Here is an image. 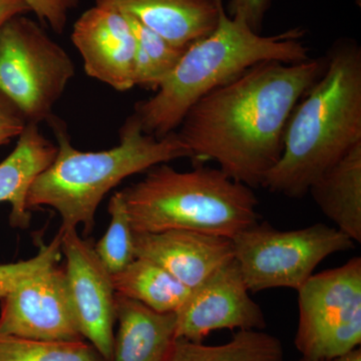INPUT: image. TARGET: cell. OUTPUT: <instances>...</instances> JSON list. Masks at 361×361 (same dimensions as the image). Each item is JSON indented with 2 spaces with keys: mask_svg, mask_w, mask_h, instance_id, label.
<instances>
[{
  "mask_svg": "<svg viewBox=\"0 0 361 361\" xmlns=\"http://www.w3.org/2000/svg\"><path fill=\"white\" fill-rule=\"evenodd\" d=\"M304 35L303 28L296 27L270 37L262 35L254 32L242 16H228L224 0H221L215 30L188 47L156 94L135 104L133 115L146 134L161 139L176 132L202 97L256 63H300L310 59Z\"/></svg>",
  "mask_w": 361,
  "mask_h": 361,
  "instance_id": "obj_4",
  "label": "cell"
},
{
  "mask_svg": "<svg viewBox=\"0 0 361 361\" xmlns=\"http://www.w3.org/2000/svg\"><path fill=\"white\" fill-rule=\"evenodd\" d=\"M221 0H94L130 16L171 44L187 47L215 30Z\"/></svg>",
  "mask_w": 361,
  "mask_h": 361,
  "instance_id": "obj_14",
  "label": "cell"
},
{
  "mask_svg": "<svg viewBox=\"0 0 361 361\" xmlns=\"http://www.w3.org/2000/svg\"><path fill=\"white\" fill-rule=\"evenodd\" d=\"M58 147L42 134L39 125L27 123L18 137L11 155L0 163V203H9V223L25 229L30 224L32 211L27 196L35 180L51 165Z\"/></svg>",
  "mask_w": 361,
  "mask_h": 361,
  "instance_id": "obj_16",
  "label": "cell"
},
{
  "mask_svg": "<svg viewBox=\"0 0 361 361\" xmlns=\"http://www.w3.org/2000/svg\"><path fill=\"white\" fill-rule=\"evenodd\" d=\"M111 278L116 294L160 313L177 312L191 292L168 271L147 259L135 258Z\"/></svg>",
  "mask_w": 361,
  "mask_h": 361,
  "instance_id": "obj_18",
  "label": "cell"
},
{
  "mask_svg": "<svg viewBox=\"0 0 361 361\" xmlns=\"http://www.w3.org/2000/svg\"><path fill=\"white\" fill-rule=\"evenodd\" d=\"M0 334L51 341H85L71 304L65 269L47 266L0 298Z\"/></svg>",
  "mask_w": 361,
  "mask_h": 361,
  "instance_id": "obj_9",
  "label": "cell"
},
{
  "mask_svg": "<svg viewBox=\"0 0 361 361\" xmlns=\"http://www.w3.org/2000/svg\"><path fill=\"white\" fill-rule=\"evenodd\" d=\"M294 361H361V348H358L355 349V350L350 351V353H345V355L327 358V360H314V358H307L301 356L300 358Z\"/></svg>",
  "mask_w": 361,
  "mask_h": 361,
  "instance_id": "obj_28",
  "label": "cell"
},
{
  "mask_svg": "<svg viewBox=\"0 0 361 361\" xmlns=\"http://www.w3.org/2000/svg\"><path fill=\"white\" fill-rule=\"evenodd\" d=\"M276 0H230L226 13L240 16L254 32L261 33L266 14Z\"/></svg>",
  "mask_w": 361,
  "mask_h": 361,
  "instance_id": "obj_25",
  "label": "cell"
},
{
  "mask_svg": "<svg viewBox=\"0 0 361 361\" xmlns=\"http://www.w3.org/2000/svg\"><path fill=\"white\" fill-rule=\"evenodd\" d=\"M281 341L262 330H239L231 341L206 345L178 338L170 361H283Z\"/></svg>",
  "mask_w": 361,
  "mask_h": 361,
  "instance_id": "obj_19",
  "label": "cell"
},
{
  "mask_svg": "<svg viewBox=\"0 0 361 361\" xmlns=\"http://www.w3.org/2000/svg\"><path fill=\"white\" fill-rule=\"evenodd\" d=\"M110 226L94 245V251L111 275L125 269L135 259L134 230L122 192H116L109 203Z\"/></svg>",
  "mask_w": 361,
  "mask_h": 361,
  "instance_id": "obj_22",
  "label": "cell"
},
{
  "mask_svg": "<svg viewBox=\"0 0 361 361\" xmlns=\"http://www.w3.org/2000/svg\"><path fill=\"white\" fill-rule=\"evenodd\" d=\"M75 66L42 25L25 16L0 30V92L25 116L26 123H47L63 97Z\"/></svg>",
  "mask_w": 361,
  "mask_h": 361,
  "instance_id": "obj_6",
  "label": "cell"
},
{
  "mask_svg": "<svg viewBox=\"0 0 361 361\" xmlns=\"http://www.w3.org/2000/svg\"><path fill=\"white\" fill-rule=\"evenodd\" d=\"M116 316L111 361H170L178 339L175 312H157L116 293Z\"/></svg>",
  "mask_w": 361,
  "mask_h": 361,
  "instance_id": "obj_15",
  "label": "cell"
},
{
  "mask_svg": "<svg viewBox=\"0 0 361 361\" xmlns=\"http://www.w3.org/2000/svg\"><path fill=\"white\" fill-rule=\"evenodd\" d=\"M294 344L301 356L327 360L361 344V258L313 274L298 291Z\"/></svg>",
  "mask_w": 361,
  "mask_h": 361,
  "instance_id": "obj_8",
  "label": "cell"
},
{
  "mask_svg": "<svg viewBox=\"0 0 361 361\" xmlns=\"http://www.w3.org/2000/svg\"><path fill=\"white\" fill-rule=\"evenodd\" d=\"M326 65V56L256 63L197 101L178 135L194 160H212L233 180L262 187L281 156L292 111Z\"/></svg>",
  "mask_w": 361,
  "mask_h": 361,
  "instance_id": "obj_1",
  "label": "cell"
},
{
  "mask_svg": "<svg viewBox=\"0 0 361 361\" xmlns=\"http://www.w3.org/2000/svg\"><path fill=\"white\" fill-rule=\"evenodd\" d=\"M0 361L106 360L85 341H40L0 334Z\"/></svg>",
  "mask_w": 361,
  "mask_h": 361,
  "instance_id": "obj_21",
  "label": "cell"
},
{
  "mask_svg": "<svg viewBox=\"0 0 361 361\" xmlns=\"http://www.w3.org/2000/svg\"><path fill=\"white\" fill-rule=\"evenodd\" d=\"M324 73L292 111L281 156L262 187L301 198L311 185L361 142V47L341 37L326 54Z\"/></svg>",
  "mask_w": 361,
  "mask_h": 361,
  "instance_id": "obj_2",
  "label": "cell"
},
{
  "mask_svg": "<svg viewBox=\"0 0 361 361\" xmlns=\"http://www.w3.org/2000/svg\"><path fill=\"white\" fill-rule=\"evenodd\" d=\"M28 13L30 9L25 0H0V30L11 18Z\"/></svg>",
  "mask_w": 361,
  "mask_h": 361,
  "instance_id": "obj_27",
  "label": "cell"
},
{
  "mask_svg": "<svg viewBox=\"0 0 361 361\" xmlns=\"http://www.w3.org/2000/svg\"><path fill=\"white\" fill-rule=\"evenodd\" d=\"M232 242L235 260L253 293L276 288L298 291L323 260L355 248L353 240L322 223L282 231L257 222L235 235Z\"/></svg>",
  "mask_w": 361,
  "mask_h": 361,
  "instance_id": "obj_7",
  "label": "cell"
},
{
  "mask_svg": "<svg viewBox=\"0 0 361 361\" xmlns=\"http://www.w3.org/2000/svg\"><path fill=\"white\" fill-rule=\"evenodd\" d=\"M26 123L20 109L0 92V146L20 137Z\"/></svg>",
  "mask_w": 361,
  "mask_h": 361,
  "instance_id": "obj_26",
  "label": "cell"
},
{
  "mask_svg": "<svg viewBox=\"0 0 361 361\" xmlns=\"http://www.w3.org/2000/svg\"><path fill=\"white\" fill-rule=\"evenodd\" d=\"M68 293L78 329L106 361L113 360L115 344L116 290L113 278L94 245L78 229L59 230Z\"/></svg>",
  "mask_w": 361,
  "mask_h": 361,
  "instance_id": "obj_10",
  "label": "cell"
},
{
  "mask_svg": "<svg viewBox=\"0 0 361 361\" xmlns=\"http://www.w3.org/2000/svg\"><path fill=\"white\" fill-rule=\"evenodd\" d=\"M121 192L135 233L189 230L232 239L260 219L253 189L219 168L179 172L160 164Z\"/></svg>",
  "mask_w": 361,
  "mask_h": 361,
  "instance_id": "obj_5",
  "label": "cell"
},
{
  "mask_svg": "<svg viewBox=\"0 0 361 361\" xmlns=\"http://www.w3.org/2000/svg\"><path fill=\"white\" fill-rule=\"evenodd\" d=\"M249 293L234 259L192 289L175 312L178 338L203 342L217 330L264 329V312Z\"/></svg>",
  "mask_w": 361,
  "mask_h": 361,
  "instance_id": "obj_11",
  "label": "cell"
},
{
  "mask_svg": "<svg viewBox=\"0 0 361 361\" xmlns=\"http://www.w3.org/2000/svg\"><path fill=\"white\" fill-rule=\"evenodd\" d=\"M61 259V251L56 242L40 245L35 257L20 262L0 265V298L20 283L26 277L35 274L47 266L56 264Z\"/></svg>",
  "mask_w": 361,
  "mask_h": 361,
  "instance_id": "obj_23",
  "label": "cell"
},
{
  "mask_svg": "<svg viewBox=\"0 0 361 361\" xmlns=\"http://www.w3.org/2000/svg\"><path fill=\"white\" fill-rule=\"evenodd\" d=\"M134 245L135 258L161 266L191 290L235 259L232 239L189 230L134 232Z\"/></svg>",
  "mask_w": 361,
  "mask_h": 361,
  "instance_id": "obj_13",
  "label": "cell"
},
{
  "mask_svg": "<svg viewBox=\"0 0 361 361\" xmlns=\"http://www.w3.org/2000/svg\"><path fill=\"white\" fill-rule=\"evenodd\" d=\"M47 123L56 137L58 154L33 183L27 207L30 211L47 207L58 212L61 230L82 225L85 234H90L99 204L122 180L160 164L192 159L177 130L157 139L142 130L133 114L121 128L118 145L97 152L75 148L66 123L58 116H52Z\"/></svg>",
  "mask_w": 361,
  "mask_h": 361,
  "instance_id": "obj_3",
  "label": "cell"
},
{
  "mask_svg": "<svg viewBox=\"0 0 361 361\" xmlns=\"http://www.w3.org/2000/svg\"><path fill=\"white\" fill-rule=\"evenodd\" d=\"M71 39L90 78L118 92L134 89L135 39L125 14L94 4L75 21Z\"/></svg>",
  "mask_w": 361,
  "mask_h": 361,
  "instance_id": "obj_12",
  "label": "cell"
},
{
  "mask_svg": "<svg viewBox=\"0 0 361 361\" xmlns=\"http://www.w3.org/2000/svg\"><path fill=\"white\" fill-rule=\"evenodd\" d=\"M308 193L337 230L361 242V142L311 185Z\"/></svg>",
  "mask_w": 361,
  "mask_h": 361,
  "instance_id": "obj_17",
  "label": "cell"
},
{
  "mask_svg": "<svg viewBox=\"0 0 361 361\" xmlns=\"http://www.w3.org/2000/svg\"><path fill=\"white\" fill-rule=\"evenodd\" d=\"M126 18L135 39V85L156 92L175 70L188 47L172 44L135 18Z\"/></svg>",
  "mask_w": 361,
  "mask_h": 361,
  "instance_id": "obj_20",
  "label": "cell"
},
{
  "mask_svg": "<svg viewBox=\"0 0 361 361\" xmlns=\"http://www.w3.org/2000/svg\"><path fill=\"white\" fill-rule=\"evenodd\" d=\"M39 20L40 25H47L52 32L61 35L68 25V16L77 8L80 0H25Z\"/></svg>",
  "mask_w": 361,
  "mask_h": 361,
  "instance_id": "obj_24",
  "label": "cell"
}]
</instances>
